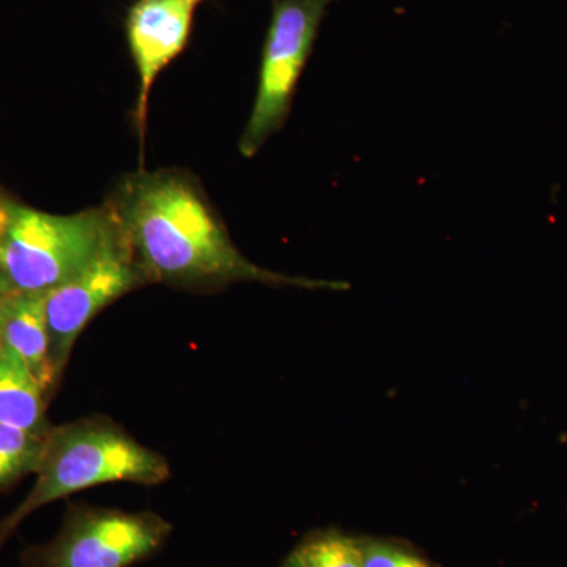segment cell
Returning <instances> with one entry per match:
<instances>
[{
	"label": "cell",
	"mask_w": 567,
	"mask_h": 567,
	"mask_svg": "<svg viewBox=\"0 0 567 567\" xmlns=\"http://www.w3.org/2000/svg\"><path fill=\"white\" fill-rule=\"evenodd\" d=\"M364 567H434L427 559L398 544L361 540Z\"/></svg>",
	"instance_id": "cell-12"
},
{
	"label": "cell",
	"mask_w": 567,
	"mask_h": 567,
	"mask_svg": "<svg viewBox=\"0 0 567 567\" xmlns=\"http://www.w3.org/2000/svg\"><path fill=\"white\" fill-rule=\"evenodd\" d=\"M148 282L216 292L238 282L346 290L349 284L276 274L246 259L203 186L178 169L125 175L106 200Z\"/></svg>",
	"instance_id": "cell-1"
},
{
	"label": "cell",
	"mask_w": 567,
	"mask_h": 567,
	"mask_svg": "<svg viewBox=\"0 0 567 567\" xmlns=\"http://www.w3.org/2000/svg\"><path fill=\"white\" fill-rule=\"evenodd\" d=\"M3 353L2 327H0V354Z\"/></svg>",
	"instance_id": "cell-14"
},
{
	"label": "cell",
	"mask_w": 567,
	"mask_h": 567,
	"mask_svg": "<svg viewBox=\"0 0 567 567\" xmlns=\"http://www.w3.org/2000/svg\"><path fill=\"white\" fill-rule=\"evenodd\" d=\"M205 0H137L126 17V39L132 51L140 92L136 128L141 140L147 122L148 100L159 73L185 50L194 13Z\"/></svg>",
	"instance_id": "cell-7"
},
{
	"label": "cell",
	"mask_w": 567,
	"mask_h": 567,
	"mask_svg": "<svg viewBox=\"0 0 567 567\" xmlns=\"http://www.w3.org/2000/svg\"><path fill=\"white\" fill-rule=\"evenodd\" d=\"M35 476L28 496L0 518V551L41 507L102 484L158 486L169 480L171 465L111 417L93 415L51 429Z\"/></svg>",
	"instance_id": "cell-2"
},
{
	"label": "cell",
	"mask_w": 567,
	"mask_h": 567,
	"mask_svg": "<svg viewBox=\"0 0 567 567\" xmlns=\"http://www.w3.org/2000/svg\"><path fill=\"white\" fill-rule=\"evenodd\" d=\"M115 230L107 203L51 215L0 194V292H50L87 267Z\"/></svg>",
	"instance_id": "cell-3"
},
{
	"label": "cell",
	"mask_w": 567,
	"mask_h": 567,
	"mask_svg": "<svg viewBox=\"0 0 567 567\" xmlns=\"http://www.w3.org/2000/svg\"><path fill=\"white\" fill-rule=\"evenodd\" d=\"M50 404L24 361L3 349L0 354V424L47 439L54 427L48 417Z\"/></svg>",
	"instance_id": "cell-9"
},
{
	"label": "cell",
	"mask_w": 567,
	"mask_h": 567,
	"mask_svg": "<svg viewBox=\"0 0 567 567\" xmlns=\"http://www.w3.org/2000/svg\"><path fill=\"white\" fill-rule=\"evenodd\" d=\"M173 529L152 511L71 505L58 535L25 548L20 567H132L158 554Z\"/></svg>",
	"instance_id": "cell-4"
},
{
	"label": "cell",
	"mask_w": 567,
	"mask_h": 567,
	"mask_svg": "<svg viewBox=\"0 0 567 567\" xmlns=\"http://www.w3.org/2000/svg\"><path fill=\"white\" fill-rule=\"evenodd\" d=\"M0 327L3 349L24 361L52 401L61 383L51 360L47 292H0Z\"/></svg>",
	"instance_id": "cell-8"
},
{
	"label": "cell",
	"mask_w": 567,
	"mask_h": 567,
	"mask_svg": "<svg viewBox=\"0 0 567 567\" xmlns=\"http://www.w3.org/2000/svg\"><path fill=\"white\" fill-rule=\"evenodd\" d=\"M147 286L151 282L117 223L115 234L87 267L47 292L51 360L59 383L92 320L125 295Z\"/></svg>",
	"instance_id": "cell-6"
},
{
	"label": "cell",
	"mask_w": 567,
	"mask_h": 567,
	"mask_svg": "<svg viewBox=\"0 0 567 567\" xmlns=\"http://www.w3.org/2000/svg\"><path fill=\"white\" fill-rule=\"evenodd\" d=\"M43 436L0 424V494L35 475L44 450Z\"/></svg>",
	"instance_id": "cell-10"
},
{
	"label": "cell",
	"mask_w": 567,
	"mask_h": 567,
	"mask_svg": "<svg viewBox=\"0 0 567 567\" xmlns=\"http://www.w3.org/2000/svg\"><path fill=\"white\" fill-rule=\"evenodd\" d=\"M281 567H305V565L303 561H301V558L298 557L297 551H293V554L284 561Z\"/></svg>",
	"instance_id": "cell-13"
},
{
	"label": "cell",
	"mask_w": 567,
	"mask_h": 567,
	"mask_svg": "<svg viewBox=\"0 0 567 567\" xmlns=\"http://www.w3.org/2000/svg\"><path fill=\"white\" fill-rule=\"evenodd\" d=\"M295 551L305 567H364L361 540L341 533H316Z\"/></svg>",
	"instance_id": "cell-11"
},
{
	"label": "cell",
	"mask_w": 567,
	"mask_h": 567,
	"mask_svg": "<svg viewBox=\"0 0 567 567\" xmlns=\"http://www.w3.org/2000/svg\"><path fill=\"white\" fill-rule=\"evenodd\" d=\"M331 2L333 0H274L256 102L238 144L246 158H252L289 117L298 81Z\"/></svg>",
	"instance_id": "cell-5"
}]
</instances>
